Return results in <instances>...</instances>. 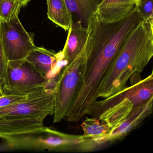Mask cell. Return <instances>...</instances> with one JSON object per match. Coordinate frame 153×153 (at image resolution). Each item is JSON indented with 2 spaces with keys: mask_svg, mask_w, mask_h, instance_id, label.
Returning a JSON list of instances; mask_svg holds the SVG:
<instances>
[{
  "mask_svg": "<svg viewBox=\"0 0 153 153\" xmlns=\"http://www.w3.org/2000/svg\"><path fill=\"white\" fill-rule=\"evenodd\" d=\"M153 97L142 105L135 107L126 120L116 128L111 131L107 136L99 140L98 146L121 139L139 126L153 112Z\"/></svg>",
  "mask_w": 153,
  "mask_h": 153,
  "instance_id": "obj_10",
  "label": "cell"
},
{
  "mask_svg": "<svg viewBox=\"0 0 153 153\" xmlns=\"http://www.w3.org/2000/svg\"><path fill=\"white\" fill-rule=\"evenodd\" d=\"M59 54L42 47H36L25 59L47 78L59 60Z\"/></svg>",
  "mask_w": 153,
  "mask_h": 153,
  "instance_id": "obj_14",
  "label": "cell"
},
{
  "mask_svg": "<svg viewBox=\"0 0 153 153\" xmlns=\"http://www.w3.org/2000/svg\"><path fill=\"white\" fill-rule=\"evenodd\" d=\"M137 0H92L94 14L105 23H111L124 17L136 6Z\"/></svg>",
  "mask_w": 153,
  "mask_h": 153,
  "instance_id": "obj_11",
  "label": "cell"
},
{
  "mask_svg": "<svg viewBox=\"0 0 153 153\" xmlns=\"http://www.w3.org/2000/svg\"><path fill=\"white\" fill-rule=\"evenodd\" d=\"M153 0H137L135 8L142 20L153 22Z\"/></svg>",
  "mask_w": 153,
  "mask_h": 153,
  "instance_id": "obj_19",
  "label": "cell"
},
{
  "mask_svg": "<svg viewBox=\"0 0 153 153\" xmlns=\"http://www.w3.org/2000/svg\"><path fill=\"white\" fill-rule=\"evenodd\" d=\"M49 79L25 59L9 61L3 95L29 94L45 87Z\"/></svg>",
  "mask_w": 153,
  "mask_h": 153,
  "instance_id": "obj_7",
  "label": "cell"
},
{
  "mask_svg": "<svg viewBox=\"0 0 153 153\" xmlns=\"http://www.w3.org/2000/svg\"><path fill=\"white\" fill-rule=\"evenodd\" d=\"M136 107L133 101L127 98L105 110L97 119L106 123L111 131L119 127Z\"/></svg>",
  "mask_w": 153,
  "mask_h": 153,
  "instance_id": "obj_13",
  "label": "cell"
},
{
  "mask_svg": "<svg viewBox=\"0 0 153 153\" xmlns=\"http://www.w3.org/2000/svg\"><path fill=\"white\" fill-rule=\"evenodd\" d=\"M42 117L0 118V137L4 140L13 137L35 134L46 128Z\"/></svg>",
  "mask_w": 153,
  "mask_h": 153,
  "instance_id": "obj_9",
  "label": "cell"
},
{
  "mask_svg": "<svg viewBox=\"0 0 153 153\" xmlns=\"http://www.w3.org/2000/svg\"><path fill=\"white\" fill-rule=\"evenodd\" d=\"M141 21L135 7L124 17L107 24L93 14L87 26L86 57L73 99L75 105L86 110L97 100L100 84L111 63L123 42Z\"/></svg>",
  "mask_w": 153,
  "mask_h": 153,
  "instance_id": "obj_1",
  "label": "cell"
},
{
  "mask_svg": "<svg viewBox=\"0 0 153 153\" xmlns=\"http://www.w3.org/2000/svg\"><path fill=\"white\" fill-rule=\"evenodd\" d=\"M130 85L126 86L111 96L101 101H94L86 113L97 119L99 115L110 107L119 103L124 99H130L136 106L142 105L153 97V74L141 79L140 73L133 74L130 78Z\"/></svg>",
  "mask_w": 153,
  "mask_h": 153,
  "instance_id": "obj_6",
  "label": "cell"
},
{
  "mask_svg": "<svg viewBox=\"0 0 153 153\" xmlns=\"http://www.w3.org/2000/svg\"><path fill=\"white\" fill-rule=\"evenodd\" d=\"M49 79L44 87L32 92L27 99L0 107V118L42 117L53 115L57 79Z\"/></svg>",
  "mask_w": 153,
  "mask_h": 153,
  "instance_id": "obj_4",
  "label": "cell"
},
{
  "mask_svg": "<svg viewBox=\"0 0 153 153\" xmlns=\"http://www.w3.org/2000/svg\"><path fill=\"white\" fill-rule=\"evenodd\" d=\"M0 35L8 61L24 59L36 47L33 36L25 29L19 17L10 22L0 20Z\"/></svg>",
  "mask_w": 153,
  "mask_h": 153,
  "instance_id": "obj_8",
  "label": "cell"
},
{
  "mask_svg": "<svg viewBox=\"0 0 153 153\" xmlns=\"http://www.w3.org/2000/svg\"><path fill=\"white\" fill-rule=\"evenodd\" d=\"M2 96H3V93H2L1 89L0 88V97Z\"/></svg>",
  "mask_w": 153,
  "mask_h": 153,
  "instance_id": "obj_23",
  "label": "cell"
},
{
  "mask_svg": "<svg viewBox=\"0 0 153 153\" xmlns=\"http://www.w3.org/2000/svg\"><path fill=\"white\" fill-rule=\"evenodd\" d=\"M20 1L23 4V7L26 6L31 1V0H20Z\"/></svg>",
  "mask_w": 153,
  "mask_h": 153,
  "instance_id": "obj_22",
  "label": "cell"
},
{
  "mask_svg": "<svg viewBox=\"0 0 153 153\" xmlns=\"http://www.w3.org/2000/svg\"><path fill=\"white\" fill-rule=\"evenodd\" d=\"M153 56V22L142 20L123 42L100 84L97 98H105L127 86L143 71Z\"/></svg>",
  "mask_w": 153,
  "mask_h": 153,
  "instance_id": "obj_2",
  "label": "cell"
},
{
  "mask_svg": "<svg viewBox=\"0 0 153 153\" xmlns=\"http://www.w3.org/2000/svg\"><path fill=\"white\" fill-rule=\"evenodd\" d=\"M30 94L24 96L3 95L0 97V107L24 101L28 98Z\"/></svg>",
  "mask_w": 153,
  "mask_h": 153,
  "instance_id": "obj_21",
  "label": "cell"
},
{
  "mask_svg": "<svg viewBox=\"0 0 153 153\" xmlns=\"http://www.w3.org/2000/svg\"><path fill=\"white\" fill-rule=\"evenodd\" d=\"M8 60L4 52L0 35V88L4 94L7 84V70Z\"/></svg>",
  "mask_w": 153,
  "mask_h": 153,
  "instance_id": "obj_20",
  "label": "cell"
},
{
  "mask_svg": "<svg viewBox=\"0 0 153 153\" xmlns=\"http://www.w3.org/2000/svg\"><path fill=\"white\" fill-rule=\"evenodd\" d=\"M71 13L74 21L80 20L84 26L87 27L88 22L94 14L92 0H64Z\"/></svg>",
  "mask_w": 153,
  "mask_h": 153,
  "instance_id": "obj_16",
  "label": "cell"
},
{
  "mask_svg": "<svg viewBox=\"0 0 153 153\" xmlns=\"http://www.w3.org/2000/svg\"><path fill=\"white\" fill-rule=\"evenodd\" d=\"M81 127L84 131L83 136L85 138L92 139L97 144L99 140L107 136L111 131L106 123L93 117H86L81 123Z\"/></svg>",
  "mask_w": 153,
  "mask_h": 153,
  "instance_id": "obj_17",
  "label": "cell"
},
{
  "mask_svg": "<svg viewBox=\"0 0 153 153\" xmlns=\"http://www.w3.org/2000/svg\"><path fill=\"white\" fill-rule=\"evenodd\" d=\"M68 32L62 51L66 64L71 63L81 52L85 45L88 35V28L84 26L80 20L73 21Z\"/></svg>",
  "mask_w": 153,
  "mask_h": 153,
  "instance_id": "obj_12",
  "label": "cell"
},
{
  "mask_svg": "<svg viewBox=\"0 0 153 153\" xmlns=\"http://www.w3.org/2000/svg\"><path fill=\"white\" fill-rule=\"evenodd\" d=\"M14 149L87 152L99 146L83 135L67 134L46 127L42 132L20 136L12 142Z\"/></svg>",
  "mask_w": 153,
  "mask_h": 153,
  "instance_id": "obj_3",
  "label": "cell"
},
{
  "mask_svg": "<svg viewBox=\"0 0 153 153\" xmlns=\"http://www.w3.org/2000/svg\"><path fill=\"white\" fill-rule=\"evenodd\" d=\"M22 7L20 0H0V20L10 22L19 17Z\"/></svg>",
  "mask_w": 153,
  "mask_h": 153,
  "instance_id": "obj_18",
  "label": "cell"
},
{
  "mask_svg": "<svg viewBox=\"0 0 153 153\" xmlns=\"http://www.w3.org/2000/svg\"><path fill=\"white\" fill-rule=\"evenodd\" d=\"M86 54V43L81 52L71 63L66 64L58 76L53 115L54 123L65 119L79 85Z\"/></svg>",
  "mask_w": 153,
  "mask_h": 153,
  "instance_id": "obj_5",
  "label": "cell"
},
{
  "mask_svg": "<svg viewBox=\"0 0 153 153\" xmlns=\"http://www.w3.org/2000/svg\"><path fill=\"white\" fill-rule=\"evenodd\" d=\"M47 16L55 25L68 31L73 23L72 14L64 0H47Z\"/></svg>",
  "mask_w": 153,
  "mask_h": 153,
  "instance_id": "obj_15",
  "label": "cell"
}]
</instances>
